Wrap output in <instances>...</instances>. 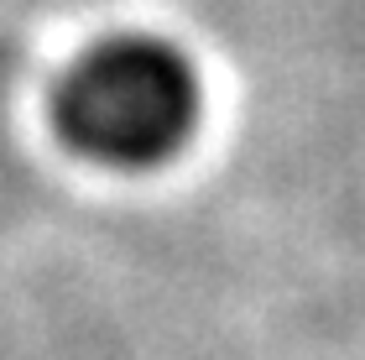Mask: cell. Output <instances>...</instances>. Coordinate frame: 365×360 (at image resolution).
<instances>
[{
	"mask_svg": "<svg viewBox=\"0 0 365 360\" xmlns=\"http://www.w3.org/2000/svg\"><path fill=\"white\" fill-rule=\"evenodd\" d=\"M193 84L173 53L115 42L89 53L58 94V125L73 146L115 162L162 157L188 130Z\"/></svg>",
	"mask_w": 365,
	"mask_h": 360,
	"instance_id": "cell-1",
	"label": "cell"
}]
</instances>
